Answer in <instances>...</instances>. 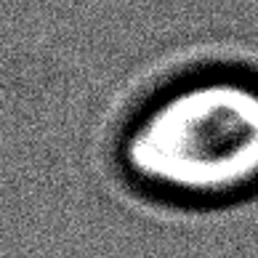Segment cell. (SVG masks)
Here are the masks:
<instances>
[{
  "label": "cell",
  "instance_id": "cell-1",
  "mask_svg": "<svg viewBox=\"0 0 258 258\" xmlns=\"http://www.w3.org/2000/svg\"><path fill=\"white\" fill-rule=\"evenodd\" d=\"M128 173L170 200H224L258 181V83L205 75L162 91L122 139Z\"/></svg>",
  "mask_w": 258,
  "mask_h": 258
}]
</instances>
